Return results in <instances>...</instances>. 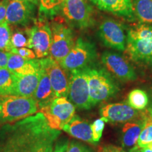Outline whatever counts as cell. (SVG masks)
Here are the masks:
<instances>
[{"label": "cell", "instance_id": "9", "mask_svg": "<svg viewBox=\"0 0 152 152\" xmlns=\"http://www.w3.org/2000/svg\"><path fill=\"white\" fill-rule=\"evenodd\" d=\"M62 12L66 19L80 28H87L94 23L93 10L86 0H64Z\"/></svg>", "mask_w": 152, "mask_h": 152}, {"label": "cell", "instance_id": "22", "mask_svg": "<svg viewBox=\"0 0 152 152\" xmlns=\"http://www.w3.org/2000/svg\"><path fill=\"white\" fill-rule=\"evenodd\" d=\"M134 16L140 23L152 25V0H132Z\"/></svg>", "mask_w": 152, "mask_h": 152}, {"label": "cell", "instance_id": "33", "mask_svg": "<svg viewBox=\"0 0 152 152\" xmlns=\"http://www.w3.org/2000/svg\"><path fill=\"white\" fill-rule=\"evenodd\" d=\"M8 3L9 0H0V24L6 21Z\"/></svg>", "mask_w": 152, "mask_h": 152}, {"label": "cell", "instance_id": "11", "mask_svg": "<svg viewBox=\"0 0 152 152\" xmlns=\"http://www.w3.org/2000/svg\"><path fill=\"white\" fill-rule=\"evenodd\" d=\"M102 62L110 73L123 82L134 81L137 77L134 68L122 55L106 51L102 55Z\"/></svg>", "mask_w": 152, "mask_h": 152}, {"label": "cell", "instance_id": "2", "mask_svg": "<svg viewBox=\"0 0 152 152\" xmlns=\"http://www.w3.org/2000/svg\"><path fill=\"white\" fill-rule=\"evenodd\" d=\"M125 49L133 61L152 67V25L139 23L131 27Z\"/></svg>", "mask_w": 152, "mask_h": 152}, {"label": "cell", "instance_id": "7", "mask_svg": "<svg viewBox=\"0 0 152 152\" xmlns=\"http://www.w3.org/2000/svg\"><path fill=\"white\" fill-rule=\"evenodd\" d=\"M67 96L75 107L79 109H90L91 103L86 68L70 71Z\"/></svg>", "mask_w": 152, "mask_h": 152}, {"label": "cell", "instance_id": "12", "mask_svg": "<svg viewBox=\"0 0 152 152\" xmlns=\"http://www.w3.org/2000/svg\"><path fill=\"white\" fill-rule=\"evenodd\" d=\"M39 62L49 76L56 97H67L70 77L68 76V71L61 67L59 63L51 57L39 59Z\"/></svg>", "mask_w": 152, "mask_h": 152}, {"label": "cell", "instance_id": "23", "mask_svg": "<svg viewBox=\"0 0 152 152\" xmlns=\"http://www.w3.org/2000/svg\"><path fill=\"white\" fill-rule=\"evenodd\" d=\"M16 75L7 68H0V95H12Z\"/></svg>", "mask_w": 152, "mask_h": 152}, {"label": "cell", "instance_id": "36", "mask_svg": "<svg viewBox=\"0 0 152 152\" xmlns=\"http://www.w3.org/2000/svg\"><path fill=\"white\" fill-rule=\"evenodd\" d=\"M139 148V147H138ZM140 152H152V142L142 148H139Z\"/></svg>", "mask_w": 152, "mask_h": 152}, {"label": "cell", "instance_id": "18", "mask_svg": "<svg viewBox=\"0 0 152 152\" xmlns=\"http://www.w3.org/2000/svg\"><path fill=\"white\" fill-rule=\"evenodd\" d=\"M41 66V65H40ZM56 97L46 71L41 66L40 78L33 98L37 104L39 111L47 107Z\"/></svg>", "mask_w": 152, "mask_h": 152}, {"label": "cell", "instance_id": "17", "mask_svg": "<svg viewBox=\"0 0 152 152\" xmlns=\"http://www.w3.org/2000/svg\"><path fill=\"white\" fill-rule=\"evenodd\" d=\"M40 68L39 59H26L18 54H9L7 68L17 76L37 73Z\"/></svg>", "mask_w": 152, "mask_h": 152}, {"label": "cell", "instance_id": "39", "mask_svg": "<svg viewBox=\"0 0 152 152\" xmlns=\"http://www.w3.org/2000/svg\"><path fill=\"white\" fill-rule=\"evenodd\" d=\"M147 111L148 114L149 115V116L152 118V109H151V108H149V109H148Z\"/></svg>", "mask_w": 152, "mask_h": 152}, {"label": "cell", "instance_id": "19", "mask_svg": "<svg viewBox=\"0 0 152 152\" xmlns=\"http://www.w3.org/2000/svg\"><path fill=\"white\" fill-rule=\"evenodd\" d=\"M62 130L76 139L88 143L94 144L92 140L91 125L77 115H74L73 118L63 127Z\"/></svg>", "mask_w": 152, "mask_h": 152}, {"label": "cell", "instance_id": "10", "mask_svg": "<svg viewBox=\"0 0 152 152\" xmlns=\"http://www.w3.org/2000/svg\"><path fill=\"white\" fill-rule=\"evenodd\" d=\"M98 34L106 47L123 52L126 49L127 35L119 22L111 18L104 20L99 27Z\"/></svg>", "mask_w": 152, "mask_h": 152}, {"label": "cell", "instance_id": "20", "mask_svg": "<svg viewBox=\"0 0 152 152\" xmlns=\"http://www.w3.org/2000/svg\"><path fill=\"white\" fill-rule=\"evenodd\" d=\"M146 115H147V111L144 116L142 118L127 122L123 125L122 129V139H121L123 148L130 150L137 147L139 137L143 128Z\"/></svg>", "mask_w": 152, "mask_h": 152}, {"label": "cell", "instance_id": "27", "mask_svg": "<svg viewBox=\"0 0 152 152\" xmlns=\"http://www.w3.org/2000/svg\"><path fill=\"white\" fill-rule=\"evenodd\" d=\"M11 32L9 23L7 22L0 24V50L10 52Z\"/></svg>", "mask_w": 152, "mask_h": 152}, {"label": "cell", "instance_id": "32", "mask_svg": "<svg viewBox=\"0 0 152 152\" xmlns=\"http://www.w3.org/2000/svg\"><path fill=\"white\" fill-rule=\"evenodd\" d=\"M68 145H69V142L66 139L58 140L55 144L53 152H67Z\"/></svg>", "mask_w": 152, "mask_h": 152}, {"label": "cell", "instance_id": "16", "mask_svg": "<svg viewBox=\"0 0 152 152\" xmlns=\"http://www.w3.org/2000/svg\"><path fill=\"white\" fill-rule=\"evenodd\" d=\"M100 10L129 20H134L132 0H89Z\"/></svg>", "mask_w": 152, "mask_h": 152}, {"label": "cell", "instance_id": "21", "mask_svg": "<svg viewBox=\"0 0 152 152\" xmlns=\"http://www.w3.org/2000/svg\"><path fill=\"white\" fill-rule=\"evenodd\" d=\"M40 78V70L39 72L29 75L17 76L16 84L12 95L33 97Z\"/></svg>", "mask_w": 152, "mask_h": 152}, {"label": "cell", "instance_id": "31", "mask_svg": "<svg viewBox=\"0 0 152 152\" xmlns=\"http://www.w3.org/2000/svg\"><path fill=\"white\" fill-rule=\"evenodd\" d=\"M67 152H94L90 148L77 142H71L69 143Z\"/></svg>", "mask_w": 152, "mask_h": 152}, {"label": "cell", "instance_id": "40", "mask_svg": "<svg viewBox=\"0 0 152 152\" xmlns=\"http://www.w3.org/2000/svg\"><path fill=\"white\" fill-rule=\"evenodd\" d=\"M64 1V0H63V1Z\"/></svg>", "mask_w": 152, "mask_h": 152}, {"label": "cell", "instance_id": "24", "mask_svg": "<svg viewBox=\"0 0 152 152\" xmlns=\"http://www.w3.org/2000/svg\"><path fill=\"white\" fill-rule=\"evenodd\" d=\"M127 103L134 109L143 110L149 104V96L144 90L134 89L128 94Z\"/></svg>", "mask_w": 152, "mask_h": 152}, {"label": "cell", "instance_id": "14", "mask_svg": "<svg viewBox=\"0 0 152 152\" xmlns=\"http://www.w3.org/2000/svg\"><path fill=\"white\" fill-rule=\"evenodd\" d=\"M52 43V30L46 22H38L30 28V38L28 48L33 49L39 58L49 55Z\"/></svg>", "mask_w": 152, "mask_h": 152}, {"label": "cell", "instance_id": "29", "mask_svg": "<svg viewBox=\"0 0 152 152\" xmlns=\"http://www.w3.org/2000/svg\"><path fill=\"white\" fill-rule=\"evenodd\" d=\"M41 9L47 13L55 12L63 3V0H39Z\"/></svg>", "mask_w": 152, "mask_h": 152}, {"label": "cell", "instance_id": "38", "mask_svg": "<svg viewBox=\"0 0 152 152\" xmlns=\"http://www.w3.org/2000/svg\"><path fill=\"white\" fill-rule=\"evenodd\" d=\"M130 152H140V150H139L138 147H136L133 148V149H130Z\"/></svg>", "mask_w": 152, "mask_h": 152}, {"label": "cell", "instance_id": "34", "mask_svg": "<svg viewBox=\"0 0 152 152\" xmlns=\"http://www.w3.org/2000/svg\"><path fill=\"white\" fill-rule=\"evenodd\" d=\"M9 54L10 52L0 50V68H7Z\"/></svg>", "mask_w": 152, "mask_h": 152}, {"label": "cell", "instance_id": "5", "mask_svg": "<svg viewBox=\"0 0 152 152\" xmlns=\"http://www.w3.org/2000/svg\"><path fill=\"white\" fill-rule=\"evenodd\" d=\"M96 58V50L94 44L80 37L67 56L59 64L64 69L70 72L92 66Z\"/></svg>", "mask_w": 152, "mask_h": 152}, {"label": "cell", "instance_id": "15", "mask_svg": "<svg viewBox=\"0 0 152 152\" xmlns=\"http://www.w3.org/2000/svg\"><path fill=\"white\" fill-rule=\"evenodd\" d=\"M35 4L27 0H9L6 22L13 25H26L33 18Z\"/></svg>", "mask_w": 152, "mask_h": 152}, {"label": "cell", "instance_id": "1", "mask_svg": "<svg viewBox=\"0 0 152 152\" xmlns=\"http://www.w3.org/2000/svg\"><path fill=\"white\" fill-rule=\"evenodd\" d=\"M60 133L37 112L0 126V152H53Z\"/></svg>", "mask_w": 152, "mask_h": 152}, {"label": "cell", "instance_id": "26", "mask_svg": "<svg viewBox=\"0 0 152 152\" xmlns=\"http://www.w3.org/2000/svg\"><path fill=\"white\" fill-rule=\"evenodd\" d=\"M30 29L18 30L11 33V45L14 48L28 47L30 44Z\"/></svg>", "mask_w": 152, "mask_h": 152}, {"label": "cell", "instance_id": "25", "mask_svg": "<svg viewBox=\"0 0 152 152\" xmlns=\"http://www.w3.org/2000/svg\"><path fill=\"white\" fill-rule=\"evenodd\" d=\"M152 142V118L147 111L143 128L138 139L137 147L142 148Z\"/></svg>", "mask_w": 152, "mask_h": 152}, {"label": "cell", "instance_id": "3", "mask_svg": "<svg viewBox=\"0 0 152 152\" xmlns=\"http://www.w3.org/2000/svg\"><path fill=\"white\" fill-rule=\"evenodd\" d=\"M39 111L33 97L0 95V125L12 123Z\"/></svg>", "mask_w": 152, "mask_h": 152}, {"label": "cell", "instance_id": "8", "mask_svg": "<svg viewBox=\"0 0 152 152\" xmlns=\"http://www.w3.org/2000/svg\"><path fill=\"white\" fill-rule=\"evenodd\" d=\"M52 30V43L49 54L50 57L59 63L67 56L74 44L73 33L71 29L65 24L53 22Z\"/></svg>", "mask_w": 152, "mask_h": 152}, {"label": "cell", "instance_id": "37", "mask_svg": "<svg viewBox=\"0 0 152 152\" xmlns=\"http://www.w3.org/2000/svg\"><path fill=\"white\" fill-rule=\"evenodd\" d=\"M27 1L34 4L35 5H37L39 4V0H27Z\"/></svg>", "mask_w": 152, "mask_h": 152}, {"label": "cell", "instance_id": "4", "mask_svg": "<svg viewBox=\"0 0 152 152\" xmlns=\"http://www.w3.org/2000/svg\"><path fill=\"white\" fill-rule=\"evenodd\" d=\"M91 103L94 106L113 96L119 90L110 74L104 68H86Z\"/></svg>", "mask_w": 152, "mask_h": 152}, {"label": "cell", "instance_id": "30", "mask_svg": "<svg viewBox=\"0 0 152 152\" xmlns=\"http://www.w3.org/2000/svg\"><path fill=\"white\" fill-rule=\"evenodd\" d=\"M10 53L18 54L23 57L26 59H35L36 55L34 51L28 48V47H21V48H11Z\"/></svg>", "mask_w": 152, "mask_h": 152}, {"label": "cell", "instance_id": "6", "mask_svg": "<svg viewBox=\"0 0 152 152\" xmlns=\"http://www.w3.org/2000/svg\"><path fill=\"white\" fill-rule=\"evenodd\" d=\"M39 112L43 114L51 128L60 130L75 115V106L66 96H60Z\"/></svg>", "mask_w": 152, "mask_h": 152}, {"label": "cell", "instance_id": "35", "mask_svg": "<svg viewBox=\"0 0 152 152\" xmlns=\"http://www.w3.org/2000/svg\"><path fill=\"white\" fill-rule=\"evenodd\" d=\"M101 152H127L123 148L114 145H107L102 149Z\"/></svg>", "mask_w": 152, "mask_h": 152}, {"label": "cell", "instance_id": "13", "mask_svg": "<svg viewBox=\"0 0 152 152\" xmlns=\"http://www.w3.org/2000/svg\"><path fill=\"white\" fill-rule=\"evenodd\" d=\"M146 112L134 109L128 103L109 104L100 109V115L105 122L123 123L142 118Z\"/></svg>", "mask_w": 152, "mask_h": 152}, {"label": "cell", "instance_id": "28", "mask_svg": "<svg viewBox=\"0 0 152 152\" xmlns=\"http://www.w3.org/2000/svg\"><path fill=\"white\" fill-rule=\"evenodd\" d=\"M105 123V121L101 118L99 119L96 120L91 125V128H92V140L94 144L99 141L100 138L102 137Z\"/></svg>", "mask_w": 152, "mask_h": 152}]
</instances>
